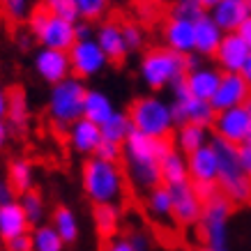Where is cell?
Returning <instances> with one entry per match:
<instances>
[{
	"label": "cell",
	"mask_w": 251,
	"mask_h": 251,
	"mask_svg": "<svg viewBox=\"0 0 251 251\" xmlns=\"http://www.w3.org/2000/svg\"><path fill=\"white\" fill-rule=\"evenodd\" d=\"M161 39H164V46L175 53L191 55L194 53V23L168 16L161 25Z\"/></svg>",
	"instance_id": "cell-17"
},
{
	"label": "cell",
	"mask_w": 251,
	"mask_h": 251,
	"mask_svg": "<svg viewBox=\"0 0 251 251\" xmlns=\"http://www.w3.org/2000/svg\"><path fill=\"white\" fill-rule=\"evenodd\" d=\"M127 115H129L134 131L143 134V136L168 138V134L175 129L171 101H166L161 95H154V92L138 95L127 108Z\"/></svg>",
	"instance_id": "cell-4"
},
{
	"label": "cell",
	"mask_w": 251,
	"mask_h": 251,
	"mask_svg": "<svg viewBox=\"0 0 251 251\" xmlns=\"http://www.w3.org/2000/svg\"><path fill=\"white\" fill-rule=\"evenodd\" d=\"M247 111H249V125H251V99L247 101Z\"/></svg>",
	"instance_id": "cell-56"
},
{
	"label": "cell",
	"mask_w": 251,
	"mask_h": 251,
	"mask_svg": "<svg viewBox=\"0 0 251 251\" xmlns=\"http://www.w3.org/2000/svg\"><path fill=\"white\" fill-rule=\"evenodd\" d=\"M25 30L32 35L42 49H53V51H65L67 53L72 46L76 44V23L53 16L46 12L42 5L35 7L25 19Z\"/></svg>",
	"instance_id": "cell-7"
},
{
	"label": "cell",
	"mask_w": 251,
	"mask_h": 251,
	"mask_svg": "<svg viewBox=\"0 0 251 251\" xmlns=\"http://www.w3.org/2000/svg\"><path fill=\"white\" fill-rule=\"evenodd\" d=\"M92 37H95V42L99 44V49L104 51L108 62H122L129 55L127 44H125V37H122V25L118 21L99 23Z\"/></svg>",
	"instance_id": "cell-19"
},
{
	"label": "cell",
	"mask_w": 251,
	"mask_h": 251,
	"mask_svg": "<svg viewBox=\"0 0 251 251\" xmlns=\"http://www.w3.org/2000/svg\"><path fill=\"white\" fill-rule=\"evenodd\" d=\"M173 92V101H171V115H173L175 127L182 125H201V127H212L214 120V108L210 106V101H201V99L191 97L184 81L175 83L171 88Z\"/></svg>",
	"instance_id": "cell-9"
},
{
	"label": "cell",
	"mask_w": 251,
	"mask_h": 251,
	"mask_svg": "<svg viewBox=\"0 0 251 251\" xmlns=\"http://www.w3.org/2000/svg\"><path fill=\"white\" fill-rule=\"evenodd\" d=\"M237 161H240V168H242V173L251 180V138L247 141V143L237 145Z\"/></svg>",
	"instance_id": "cell-42"
},
{
	"label": "cell",
	"mask_w": 251,
	"mask_h": 251,
	"mask_svg": "<svg viewBox=\"0 0 251 251\" xmlns=\"http://www.w3.org/2000/svg\"><path fill=\"white\" fill-rule=\"evenodd\" d=\"M106 251H134L127 237H111L106 244Z\"/></svg>",
	"instance_id": "cell-45"
},
{
	"label": "cell",
	"mask_w": 251,
	"mask_h": 251,
	"mask_svg": "<svg viewBox=\"0 0 251 251\" xmlns=\"http://www.w3.org/2000/svg\"><path fill=\"white\" fill-rule=\"evenodd\" d=\"M187 74V60L184 55L175 53L166 46H152L141 55L138 62V78L150 92L159 95L166 88L180 83Z\"/></svg>",
	"instance_id": "cell-3"
},
{
	"label": "cell",
	"mask_w": 251,
	"mask_h": 251,
	"mask_svg": "<svg viewBox=\"0 0 251 251\" xmlns=\"http://www.w3.org/2000/svg\"><path fill=\"white\" fill-rule=\"evenodd\" d=\"M198 251H217V249H212V247H203V249H198Z\"/></svg>",
	"instance_id": "cell-57"
},
{
	"label": "cell",
	"mask_w": 251,
	"mask_h": 251,
	"mask_svg": "<svg viewBox=\"0 0 251 251\" xmlns=\"http://www.w3.org/2000/svg\"><path fill=\"white\" fill-rule=\"evenodd\" d=\"M16 42H19V46H21V49H30V46L35 44V39H32V35H30V32H28V30H25V32H21Z\"/></svg>",
	"instance_id": "cell-51"
},
{
	"label": "cell",
	"mask_w": 251,
	"mask_h": 251,
	"mask_svg": "<svg viewBox=\"0 0 251 251\" xmlns=\"http://www.w3.org/2000/svg\"><path fill=\"white\" fill-rule=\"evenodd\" d=\"M173 145L168 138H150L138 131H131L129 138L122 143V161L125 173L136 189L150 191L161 184L159 161L168 154Z\"/></svg>",
	"instance_id": "cell-1"
},
{
	"label": "cell",
	"mask_w": 251,
	"mask_h": 251,
	"mask_svg": "<svg viewBox=\"0 0 251 251\" xmlns=\"http://www.w3.org/2000/svg\"><path fill=\"white\" fill-rule=\"evenodd\" d=\"M7 182L16 194L35 189V166L30 159H12L7 166Z\"/></svg>",
	"instance_id": "cell-29"
},
{
	"label": "cell",
	"mask_w": 251,
	"mask_h": 251,
	"mask_svg": "<svg viewBox=\"0 0 251 251\" xmlns=\"http://www.w3.org/2000/svg\"><path fill=\"white\" fill-rule=\"evenodd\" d=\"M76 2V12L81 21H99L111 7V0H74Z\"/></svg>",
	"instance_id": "cell-36"
},
{
	"label": "cell",
	"mask_w": 251,
	"mask_h": 251,
	"mask_svg": "<svg viewBox=\"0 0 251 251\" xmlns=\"http://www.w3.org/2000/svg\"><path fill=\"white\" fill-rule=\"evenodd\" d=\"M131 2H136L138 7H157V5L166 2V0H131Z\"/></svg>",
	"instance_id": "cell-53"
},
{
	"label": "cell",
	"mask_w": 251,
	"mask_h": 251,
	"mask_svg": "<svg viewBox=\"0 0 251 251\" xmlns=\"http://www.w3.org/2000/svg\"><path fill=\"white\" fill-rule=\"evenodd\" d=\"M233 214V203L226 196H217L203 205L201 217V233L205 240V247L217 251H226L228 247V221Z\"/></svg>",
	"instance_id": "cell-8"
},
{
	"label": "cell",
	"mask_w": 251,
	"mask_h": 251,
	"mask_svg": "<svg viewBox=\"0 0 251 251\" xmlns=\"http://www.w3.org/2000/svg\"><path fill=\"white\" fill-rule=\"evenodd\" d=\"M210 148L217 154V164H219V184L221 196H226L230 203L242 205L251 201V180L242 173L240 161H237V145H230L217 136H210Z\"/></svg>",
	"instance_id": "cell-6"
},
{
	"label": "cell",
	"mask_w": 251,
	"mask_h": 251,
	"mask_svg": "<svg viewBox=\"0 0 251 251\" xmlns=\"http://www.w3.org/2000/svg\"><path fill=\"white\" fill-rule=\"evenodd\" d=\"M67 55H69V65H72V76L81 78V81L99 76L108 67V58L99 49L95 37L76 39V44L69 49Z\"/></svg>",
	"instance_id": "cell-10"
},
{
	"label": "cell",
	"mask_w": 251,
	"mask_h": 251,
	"mask_svg": "<svg viewBox=\"0 0 251 251\" xmlns=\"http://www.w3.org/2000/svg\"><path fill=\"white\" fill-rule=\"evenodd\" d=\"M7 247V251H32L30 247V233L28 235H21V237H14L12 242L5 244Z\"/></svg>",
	"instance_id": "cell-44"
},
{
	"label": "cell",
	"mask_w": 251,
	"mask_h": 251,
	"mask_svg": "<svg viewBox=\"0 0 251 251\" xmlns=\"http://www.w3.org/2000/svg\"><path fill=\"white\" fill-rule=\"evenodd\" d=\"M32 69L44 83L55 85L72 76V65L69 55L65 51H53V49H42L39 46L32 55Z\"/></svg>",
	"instance_id": "cell-12"
},
{
	"label": "cell",
	"mask_w": 251,
	"mask_h": 251,
	"mask_svg": "<svg viewBox=\"0 0 251 251\" xmlns=\"http://www.w3.org/2000/svg\"><path fill=\"white\" fill-rule=\"evenodd\" d=\"M191 187H194L196 196L201 198L203 203L212 201V198H217L221 194V191H219V184H217V182H201V184H191Z\"/></svg>",
	"instance_id": "cell-41"
},
{
	"label": "cell",
	"mask_w": 251,
	"mask_h": 251,
	"mask_svg": "<svg viewBox=\"0 0 251 251\" xmlns=\"http://www.w3.org/2000/svg\"><path fill=\"white\" fill-rule=\"evenodd\" d=\"M203 14H207V9L203 7L201 0H173L171 5V16L175 19H184V21H198Z\"/></svg>",
	"instance_id": "cell-35"
},
{
	"label": "cell",
	"mask_w": 251,
	"mask_h": 251,
	"mask_svg": "<svg viewBox=\"0 0 251 251\" xmlns=\"http://www.w3.org/2000/svg\"><path fill=\"white\" fill-rule=\"evenodd\" d=\"M115 111H118V108H115L113 99L108 97L106 92L97 90V88H88L85 101H83V118L85 120H90V122H95L97 127H101Z\"/></svg>",
	"instance_id": "cell-25"
},
{
	"label": "cell",
	"mask_w": 251,
	"mask_h": 251,
	"mask_svg": "<svg viewBox=\"0 0 251 251\" xmlns=\"http://www.w3.org/2000/svg\"><path fill=\"white\" fill-rule=\"evenodd\" d=\"M221 39L224 32L219 30V25L212 21L210 14H203L198 21H194V53L198 58H214Z\"/></svg>",
	"instance_id": "cell-21"
},
{
	"label": "cell",
	"mask_w": 251,
	"mask_h": 251,
	"mask_svg": "<svg viewBox=\"0 0 251 251\" xmlns=\"http://www.w3.org/2000/svg\"><path fill=\"white\" fill-rule=\"evenodd\" d=\"M7 106H9V90L0 88V120L7 122Z\"/></svg>",
	"instance_id": "cell-49"
},
{
	"label": "cell",
	"mask_w": 251,
	"mask_h": 251,
	"mask_svg": "<svg viewBox=\"0 0 251 251\" xmlns=\"http://www.w3.org/2000/svg\"><path fill=\"white\" fill-rule=\"evenodd\" d=\"M99 129H101V138H104V141H111V143L122 145L127 138H129V134L134 131V127H131L129 115L125 113V111H115V113L111 115Z\"/></svg>",
	"instance_id": "cell-31"
},
{
	"label": "cell",
	"mask_w": 251,
	"mask_h": 251,
	"mask_svg": "<svg viewBox=\"0 0 251 251\" xmlns=\"http://www.w3.org/2000/svg\"><path fill=\"white\" fill-rule=\"evenodd\" d=\"M81 187L92 205H118L127 191V175L120 164L88 157L81 166Z\"/></svg>",
	"instance_id": "cell-2"
},
{
	"label": "cell",
	"mask_w": 251,
	"mask_h": 251,
	"mask_svg": "<svg viewBox=\"0 0 251 251\" xmlns=\"http://www.w3.org/2000/svg\"><path fill=\"white\" fill-rule=\"evenodd\" d=\"M7 141H9V125L5 120H0V150L7 145Z\"/></svg>",
	"instance_id": "cell-50"
},
{
	"label": "cell",
	"mask_w": 251,
	"mask_h": 251,
	"mask_svg": "<svg viewBox=\"0 0 251 251\" xmlns=\"http://www.w3.org/2000/svg\"><path fill=\"white\" fill-rule=\"evenodd\" d=\"M249 99L251 88L242 78V74H221L219 88L214 92V97L210 99V106L214 108V113H219V111H228V108L247 106Z\"/></svg>",
	"instance_id": "cell-13"
},
{
	"label": "cell",
	"mask_w": 251,
	"mask_h": 251,
	"mask_svg": "<svg viewBox=\"0 0 251 251\" xmlns=\"http://www.w3.org/2000/svg\"><path fill=\"white\" fill-rule=\"evenodd\" d=\"M145 210H148V214L154 221L173 219V196H171V189L159 184V187L148 191V196H145Z\"/></svg>",
	"instance_id": "cell-28"
},
{
	"label": "cell",
	"mask_w": 251,
	"mask_h": 251,
	"mask_svg": "<svg viewBox=\"0 0 251 251\" xmlns=\"http://www.w3.org/2000/svg\"><path fill=\"white\" fill-rule=\"evenodd\" d=\"M65 134H67L69 150L81 154V157H85V159H88V157H95L99 143L104 141V138H101V129H99L95 122L85 120V118L76 120Z\"/></svg>",
	"instance_id": "cell-16"
},
{
	"label": "cell",
	"mask_w": 251,
	"mask_h": 251,
	"mask_svg": "<svg viewBox=\"0 0 251 251\" xmlns=\"http://www.w3.org/2000/svg\"><path fill=\"white\" fill-rule=\"evenodd\" d=\"M0 7L9 21H25L32 12V0H0Z\"/></svg>",
	"instance_id": "cell-38"
},
{
	"label": "cell",
	"mask_w": 251,
	"mask_h": 251,
	"mask_svg": "<svg viewBox=\"0 0 251 251\" xmlns=\"http://www.w3.org/2000/svg\"><path fill=\"white\" fill-rule=\"evenodd\" d=\"M159 175L161 184L173 189V187H182L189 184V171H187V157L182 152H177L175 148L168 150V154L159 161Z\"/></svg>",
	"instance_id": "cell-24"
},
{
	"label": "cell",
	"mask_w": 251,
	"mask_h": 251,
	"mask_svg": "<svg viewBox=\"0 0 251 251\" xmlns=\"http://www.w3.org/2000/svg\"><path fill=\"white\" fill-rule=\"evenodd\" d=\"M184 60H187V72H189V69H196V67H201V65H203V62H201V58H198L196 53L184 55Z\"/></svg>",
	"instance_id": "cell-52"
},
{
	"label": "cell",
	"mask_w": 251,
	"mask_h": 251,
	"mask_svg": "<svg viewBox=\"0 0 251 251\" xmlns=\"http://www.w3.org/2000/svg\"><path fill=\"white\" fill-rule=\"evenodd\" d=\"M187 171H189V184H201V182H217L219 177V164H217V154L210 148H201L196 152L187 154Z\"/></svg>",
	"instance_id": "cell-20"
},
{
	"label": "cell",
	"mask_w": 251,
	"mask_h": 251,
	"mask_svg": "<svg viewBox=\"0 0 251 251\" xmlns=\"http://www.w3.org/2000/svg\"><path fill=\"white\" fill-rule=\"evenodd\" d=\"M240 74H242V78L249 83V88H251V55H249V60H247V65H244V69L240 72Z\"/></svg>",
	"instance_id": "cell-54"
},
{
	"label": "cell",
	"mask_w": 251,
	"mask_h": 251,
	"mask_svg": "<svg viewBox=\"0 0 251 251\" xmlns=\"http://www.w3.org/2000/svg\"><path fill=\"white\" fill-rule=\"evenodd\" d=\"M249 55L251 49L242 42V37L237 32H226L214 53V60H217V69L221 74H240L249 60Z\"/></svg>",
	"instance_id": "cell-14"
},
{
	"label": "cell",
	"mask_w": 251,
	"mask_h": 251,
	"mask_svg": "<svg viewBox=\"0 0 251 251\" xmlns=\"http://www.w3.org/2000/svg\"><path fill=\"white\" fill-rule=\"evenodd\" d=\"M127 240L134 247V251H150V235L143 233V230H131Z\"/></svg>",
	"instance_id": "cell-43"
},
{
	"label": "cell",
	"mask_w": 251,
	"mask_h": 251,
	"mask_svg": "<svg viewBox=\"0 0 251 251\" xmlns=\"http://www.w3.org/2000/svg\"><path fill=\"white\" fill-rule=\"evenodd\" d=\"M42 7L46 12H51L53 16H60V19H67V21L76 23L81 21L76 12V2L74 0H42Z\"/></svg>",
	"instance_id": "cell-37"
},
{
	"label": "cell",
	"mask_w": 251,
	"mask_h": 251,
	"mask_svg": "<svg viewBox=\"0 0 251 251\" xmlns=\"http://www.w3.org/2000/svg\"><path fill=\"white\" fill-rule=\"evenodd\" d=\"M16 203L21 205L25 219L30 221V226H39L42 219L46 217V203H44V198H42L39 191L32 189V191H25V194H19Z\"/></svg>",
	"instance_id": "cell-34"
},
{
	"label": "cell",
	"mask_w": 251,
	"mask_h": 251,
	"mask_svg": "<svg viewBox=\"0 0 251 251\" xmlns=\"http://www.w3.org/2000/svg\"><path fill=\"white\" fill-rule=\"evenodd\" d=\"M122 25V37H125V44H127V51H138V49H143L145 44V32L143 28L134 21H127V23H120Z\"/></svg>",
	"instance_id": "cell-39"
},
{
	"label": "cell",
	"mask_w": 251,
	"mask_h": 251,
	"mask_svg": "<svg viewBox=\"0 0 251 251\" xmlns=\"http://www.w3.org/2000/svg\"><path fill=\"white\" fill-rule=\"evenodd\" d=\"M30 233V221L25 219L21 205L12 201L0 205V242H12L14 237L28 235Z\"/></svg>",
	"instance_id": "cell-23"
},
{
	"label": "cell",
	"mask_w": 251,
	"mask_h": 251,
	"mask_svg": "<svg viewBox=\"0 0 251 251\" xmlns=\"http://www.w3.org/2000/svg\"><path fill=\"white\" fill-rule=\"evenodd\" d=\"M207 14L212 16V21L226 35V32H237V28L242 25V21L251 12L244 0H219Z\"/></svg>",
	"instance_id": "cell-22"
},
{
	"label": "cell",
	"mask_w": 251,
	"mask_h": 251,
	"mask_svg": "<svg viewBox=\"0 0 251 251\" xmlns=\"http://www.w3.org/2000/svg\"><path fill=\"white\" fill-rule=\"evenodd\" d=\"M173 196V219L180 226H198L201 217H203V201L196 196V191L191 184H182V187H173L171 189Z\"/></svg>",
	"instance_id": "cell-15"
},
{
	"label": "cell",
	"mask_w": 251,
	"mask_h": 251,
	"mask_svg": "<svg viewBox=\"0 0 251 251\" xmlns=\"http://www.w3.org/2000/svg\"><path fill=\"white\" fill-rule=\"evenodd\" d=\"M95 35L92 25L88 21H76V39H90Z\"/></svg>",
	"instance_id": "cell-48"
},
{
	"label": "cell",
	"mask_w": 251,
	"mask_h": 251,
	"mask_svg": "<svg viewBox=\"0 0 251 251\" xmlns=\"http://www.w3.org/2000/svg\"><path fill=\"white\" fill-rule=\"evenodd\" d=\"M244 2H247V7H249V12H251V0H244Z\"/></svg>",
	"instance_id": "cell-58"
},
{
	"label": "cell",
	"mask_w": 251,
	"mask_h": 251,
	"mask_svg": "<svg viewBox=\"0 0 251 251\" xmlns=\"http://www.w3.org/2000/svg\"><path fill=\"white\" fill-rule=\"evenodd\" d=\"M12 201H16V191L9 187L7 180H0V205L12 203Z\"/></svg>",
	"instance_id": "cell-46"
},
{
	"label": "cell",
	"mask_w": 251,
	"mask_h": 251,
	"mask_svg": "<svg viewBox=\"0 0 251 251\" xmlns=\"http://www.w3.org/2000/svg\"><path fill=\"white\" fill-rule=\"evenodd\" d=\"M182 81L191 97L201 99V101H210L214 97L217 88H219L221 72L217 69V65H201L196 69H189Z\"/></svg>",
	"instance_id": "cell-18"
},
{
	"label": "cell",
	"mask_w": 251,
	"mask_h": 251,
	"mask_svg": "<svg viewBox=\"0 0 251 251\" xmlns=\"http://www.w3.org/2000/svg\"><path fill=\"white\" fill-rule=\"evenodd\" d=\"M201 2H203V7H205V9H212L214 5L219 2V0H201Z\"/></svg>",
	"instance_id": "cell-55"
},
{
	"label": "cell",
	"mask_w": 251,
	"mask_h": 251,
	"mask_svg": "<svg viewBox=\"0 0 251 251\" xmlns=\"http://www.w3.org/2000/svg\"><path fill=\"white\" fill-rule=\"evenodd\" d=\"M9 90V106H7V125L9 129H25L28 120H30V104H28V95L21 85H12Z\"/></svg>",
	"instance_id": "cell-27"
},
{
	"label": "cell",
	"mask_w": 251,
	"mask_h": 251,
	"mask_svg": "<svg viewBox=\"0 0 251 251\" xmlns=\"http://www.w3.org/2000/svg\"><path fill=\"white\" fill-rule=\"evenodd\" d=\"M92 221H95V228L101 237H111L118 233L120 228V207L118 205H95L92 210Z\"/></svg>",
	"instance_id": "cell-32"
},
{
	"label": "cell",
	"mask_w": 251,
	"mask_h": 251,
	"mask_svg": "<svg viewBox=\"0 0 251 251\" xmlns=\"http://www.w3.org/2000/svg\"><path fill=\"white\" fill-rule=\"evenodd\" d=\"M51 226L60 235V240L65 244H72L78 240V219L74 210L67 205H58L51 214Z\"/></svg>",
	"instance_id": "cell-30"
},
{
	"label": "cell",
	"mask_w": 251,
	"mask_h": 251,
	"mask_svg": "<svg viewBox=\"0 0 251 251\" xmlns=\"http://www.w3.org/2000/svg\"><path fill=\"white\" fill-rule=\"evenodd\" d=\"M212 136L221 138L230 145H242L251 138V125H249V111L247 106L228 108L214 113L212 120Z\"/></svg>",
	"instance_id": "cell-11"
},
{
	"label": "cell",
	"mask_w": 251,
	"mask_h": 251,
	"mask_svg": "<svg viewBox=\"0 0 251 251\" xmlns=\"http://www.w3.org/2000/svg\"><path fill=\"white\" fill-rule=\"evenodd\" d=\"M30 247L32 251H62L65 242L60 240V235L53 230L51 224H39L30 233Z\"/></svg>",
	"instance_id": "cell-33"
},
{
	"label": "cell",
	"mask_w": 251,
	"mask_h": 251,
	"mask_svg": "<svg viewBox=\"0 0 251 251\" xmlns=\"http://www.w3.org/2000/svg\"><path fill=\"white\" fill-rule=\"evenodd\" d=\"M237 35H240V37H242V42L247 46H249L251 49V14L247 16V19H244L242 21V25H240V28H237Z\"/></svg>",
	"instance_id": "cell-47"
},
{
	"label": "cell",
	"mask_w": 251,
	"mask_h": 251,
	"mask_svg": "<svg viewBox=\"0 0 251 251\" xmlns=\"http://www.w3.org/2000/svg\"><path fill=\"white\" fill-rule=\"evenodd\" d=\"M97 159H104V161H111V164H118L122 159V145L118 143H111V141H101L95 152Z\"/></svg>",
	"instance_id": "cell-40"
},
{
	"label": "cell",
	"mask_w": 251,
	"mask_h": 251,
	"mask_svg": "<svg viewBox=\"0 0 251 251\" xmlns=\"http://www.w3.org/2000/svg\"><path fill=\"white\" fill-rule=\"evenodd\" d=\"M85 92H88L85 81H81L76 76H69L49 88L46 115H49V120L53 122L55 129L67 131L74 122L83 118Z\"/></svg>",
	"instance_id": "cell-5"
},
{
	"label": "cell",
	"mask_w": 251,
	"mask_h": 251,
	"mask_svg": "<svg viewBox=\"0 0 251 251\" xmlns=\"http://www.w3.org/2000/svg\"><path fill=\"white\" fill-rule=\"evenodd\" d=\"M210 129L207 127H201V125H182L175 129V138H173V148L177 152H182L184 157L191 152H196L201 148H205L210 143Z\"/></svg>",
	"instance_id": "cell-26"
}]
</instances>
